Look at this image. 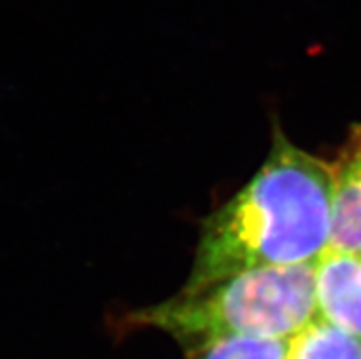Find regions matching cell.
<instances>
[{
  "mask_svg": "<svg viewBox=\"0 0 361 359\" xmlns=\"http://www.w3.org/2000/svg\"><path fill=\"white\" fill-rule=\"evenodd\" d=\"M334 165L308 154L277 128L250 183L207 217L182 291L237 273L316 262L330 244Z\"/></svg>",
  "mask_w": 361,
  "mask_h": 359,
  "instance_id": "cell-1",
  "label": "cell"
},
{
  "mask_svg": "<svg viewBox=\"0 0 361 359\" xmlns=\"http://www.w3.org/2000/svg\"><path fill=\"white\" fill-rule=\"evenodd\" d=\"M316 310V262L237 273L127 315L128 327L173 336L185 351L229 336L290 339Z\"/></svg>",
  "mask_w": 361,
  "mask_h": 359,
  "instance_id": "cell-2",
  "label": "cell"
},
{
  "mask_svg": "<svg viewBox=\"0 0 361 359\" xmlns=\"http://www.w3.org/2000/svg\"><path fill=\"white\" fill-rule=\"evenodd\" d=\"M316 310L361 339V253L326 248L316 260Z\"/></svg>",
  "mask_w": 361,
  "mask_h": 359,
  "instance_id": "cell-3",
  "label": "cell"
},
{
  "mask_svg": "<svg viewBox=\"0 0 361 359\" xmlns=\"http://www.w3.org/2000/svg\"><path fill=\"white\" fill-rule=\"evenodd\" d=\"M329 248L361 253V125L350 127V136L334 164Z\"/></svg>",
  "mask_w": 361,
  "mask_h": 359,
  "instance_id": "cell-4",
  "label": "cell"
},
{
  "mask_svg": "<svg viewBox=\"0 0 361 359\" xmlns=\"http://www.w3.org/2000/svg\"><path fill=\"white\" fill-rule=\"evenodd\" d=\"M288 359H361V339L316 315L288 339Z\"/></svg>",
  "mask_w": 361,
  "mask_h": 359,
  "instance_id": "cell-5",
  "label": "cell"
},
{
  "mask_svg": "<svg viewBox=\"0 0 361 359\" xmlns=\"http://www.w3.org/2000/svg\"><path fill=\"white\" fill-rule=\"evenodd\" d=\"M188 359H288V339L229 336L188 351Z\"/></svg>",
  "mask_w": 361,
  "mask_h": 359,
  "instance_id": "cell-6",
  "label": "cell"
}]
</instances>
